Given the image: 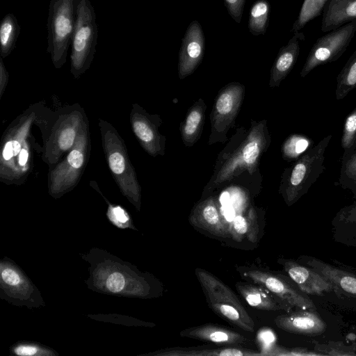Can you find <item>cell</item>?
Listing matches in <instances>:
<instances>
[{
  "instance_id": "30",
  "label": "cell",
  "mask_w": 356,
  "mask_h": 356,
  "mask_svg": "<svg viewBox=\"0 0 356 356\" xmlns=\"http://www.w3.org/2000/svg\"><path fill=\"white\" fill-rule=\"evenodd\" d=\"M11 355L16 356H58L53 348L40 343L19 341L10 347Z\"/></svg>"
},
{
  "instance_id": "7",
  "label": "cell",
  "mask_w": 356,
  "mask_h": 356,
  "mask_svg": "<svg viewBox=\"0 0 356 356\" xmlns=\"http://www.w3.org/2000/svg\"><path fill=\"white\" fill-rule=\"evenodd\" d=\"M97 36L96 14L90 1L76 0V21L70 46L74 70H83L92 60Z\"/></svg>"
},
{
  "instance_id": "3",
  "label": "cell",
  "mask_w": 356,
  "mask_h": 356,
  "mask_svg": "<svg viewBox=\"0 0 356 356\" xmlns=\"http://www.w3.org/2000/svg\"><path fill=\"white\" fill-rule=\"evenodd\" d=\"M332 137L325 136L283 172L279 193L288 207L305 195L324 172L325 150Z\"/></svg>"
},
{
  "instance_id": "40",
  "label": "cell",
  "mask_w": 356,
  "mask_h": 356,
  "mask_svg": "<svg viewBox=\"0 0 356 356\" xmlns=\"http://www.w3.org/2000/svg\"><path fill=\"white\" fill-rule=\"evenodd\" d=\"M14 156L12 141H8L3 149V156L5 160H9Z\"/></svg>"
},
{
  "instance_id": "25",
  "label": "cell",
  "mask_w": 356,
  "mask_h": 356,
  "mask_svg": "<svg viewBox=\"0 0 356 356\" xmlns=\"http://www.w3.org/2000/svg\"><path fill=\"white\" fill-rule=\"evenodd\" d=\"M270 5L267 0H257L252 6L248 27L253 35H264L269 23Z\"/></svg>"
},
{
  "instance_id": "31",
  "label": "cell",
  "mask_w": 356,
  "mask_h": 356,
  "mask_svg": "<svg viewBox=\"0 0 356 356\" xmlns=\"http://www.w3.org/2000/svg\"><path fill=\"white\" fill-rule=\"evenodd\" d=\"M314 350L322 355L356 356V343L348 345L341 341L316 343Z\"/></svg>"
},
{
  "instance_id": "35",
  "label": "cell",
  "mask_w": 356,
  "mask_h": 356,
  "mask_svg": "<svg viewBox=\"0 0 356 356\" xmlns=\"http://www.w3.org/2000/svg\"><path fill=\"white\" fill-rule=\"evenodd\" d=\"M262 356H314L322 355L321 353L310 350L306 348H286L273 344L268 349L261 353Z\"/></svg>"
},
{
  "instance_id": "16",
  "label": "cell",
  "mask_w": 356,
  "mask_h": 356,
  "mask_svg": "<svg viewBox=\"0 0 356 356\" xmlns=\"http://www.w3.org/2000/svg\"><path fill=\"white\" fill-rule=\"evenodd\" d=\"M189 222L213 236L231 237L229 226L221 215L215 197H207L198 202L191 210Z\"/></svg>"
},
{
  "instance_id": "19",
  "label": "cell",
  "mask_w": 356,
  "mask_h": 356,
  "mask_svg": "<svg viewBox=\"0 0 356 356\" xmlns=\"http://www.w3.org/2000/svg\"><path fill=\"white\" fill-rule=\"evenodd\" d=\"M140 356H261L254 349L234 346L172 347L142 354Z\"/></svg>"
},
{
  "instance_id": "4",
  "label": "cell",
  "mask_w": 356,
  "mask_h": 356,
  "mask_svg": "<svg viewBox=\"0 0 356 356\" xmlns=\"http://www.w3.org/2000/svg\"><path fill=\"white\" fill-rule=\"evenodd\" d=\"M195 274L208 307L220 318L245 332L254 331V323L236 294L218 277L196 268Z\"/></svg>"
},
{
  "instance_id": "33",
  "label": "cell",
  "mask_w": 356,
  "mask_h": 356,
  "mask_svg": "<svg viewBox=\"0 0 356 356\" xmlns=\"http://www.w3.org/2000/svg\"><path fill=\"white\" fill-rule=\"evenodd\" d=\"M87 316L94 320L120 324L126 326H143L153 327L156 325L155 323L152 322H146L131 316L120 315L118 314H89Z\"/></svg>"
},
{
  "instance_id": "11",
  "label": "cell",
  "mask_w": 356,
  "mask_h": 356,
  "mask_svg": "<svg viewBox=\"0 0 356 356\" xmlns=\"http://www.w3.org/2000/svg\"><path fill=\"white\" fill-rule=\"evenodd\" d=\"M298 261L315 269L331 282L332 293L339 302V305L356 309V273L313 256L301 255Z\"/></svg>"
},
{
  "instance_id": "29",
  "label": "cell",
  "mask_w": 356,
  "mask_h": 356,
  "mask_svg": "<svg viewBox=\"0 0 356 356\" xmlns=\"http://www.w3.org/2000/svg\"><path fill=\"white\" fill-rule=\"evenodd\" d=\"M328 0H305L298 16L294 22L291 32H299L311 20L318 17L323 12Z\"/></svg>"
},
{
  "instance_id": "28",
  "label": "cell",
  "mask_w": 356,
  "mask_h": 356,
  "mask_svg": "<svg viewBox=\"0 0 356 356\" xmlns=\"http://www.w3.org/2000/svg\"><path fill=\"white\" fill-rule=\"evenodd\" d=\"M341 164L338 184L356 199V148L348 154H343Z\"/></svg>"
},
{
  "instance_id": "17",
  "label": "cell",
  "mask_w": 356,
  "mask_h": 356,
  "mask_svg": "<svg viewBox=\"0 0 356 356\" xmlns=\"http://www.w3.org/2000/svg\"><path fill=\"white\" fill-rule=\"evenodd\" d=\"M239 294L252 307L257 309L289 312L293 309L266 288L250 282H238L235 284Z\"/></svg>"
},
{
  "instance_id": "6",
  "label": "cell",
  "mask_w": 356,
  "mask_h": 356,
  "mask_svg": "<svg viewBox=\"0 0 356 356\" xmlns=\"http://www.w3.org/2000/svg\"><path fill=\"white\" fill-rule=\"evenodd\" d=\"M0 298L13 305L30 309L46 306L39 289L8 257L0 260Z\"/></svg>"
},
{
  "instance_id": "12",
  "label": "cell",
  "mask_w": 356,
  "mask_h": 356,
  "mask_svg": "<svg viewBox=\"0 0 356 356\" xmlns=\"http://www.w3.org/2000/svg\"><path fill=\"white\" fill-rule=\"evenodd\" d=\"M205 38L201 24L193 20L181 40L179 52L178 76L182 80L192 74L202 61Z\"/></svg>"
},
{
  "instance_id": "38",
  "label": "cell",
  "mask_w": 356,
  "mask_h": 356,
  "mask_svg": "<svg viewBox=\"0 0 356 356\" xmlns=\"http://www.w3.org/2000/svg\"><path fill=\"white\" fill-rule=\"evenodd\" d=\"M75 136V132L72 129H67L62 131L58 143L60 147L63 149H67L71 147L73 144Z\"/></svg>"
},
{
  "instance_id": "1",
  "label": "cell",
  "mask_w": 356,
  "mask_h": 356,
  "mask_svg": "<svg viewBox=\"0 0 356 356\" xmlns=\"http://www.w3.org/2000/svg\"><path fill=\"white\" fill-rule=\"evenodd\" d=\"M88 264V277L84 280L95 292L132 298L147 299L162 294L161 282L152 274L140 271L107 250L92 248L79 253Z\"/></svg>"
},
{
  "instance_id": "18",
  "label": "cell",
  "mask_w": 356,
  "mask_h": 356,
  "mask_svg": "<svg viewBox=\"0 0 356 356\" xmlns=\"http://www.w3.org/2000/svg\"><path fill=\"white\" fill-rule=\"evenodd\" d=\"M305 38L303 33H295L287 44L280 49L270 72V88L280 86L291 72L300 54V42L304 41Z\"/></svg>"
},
{
  "instance_id": "21",
  "label": "cell",
  "mask_w": 356,
  "mask_h": 356,
  "mask_svg": "<svg viewBox=\"0 0 356 356\" xmlns=\"http://www.w3.org/2000/svg\"><path fill=\"white\" fill-rule=\"evenodd\" d=\"M356 19V0H328L323 12L321 31L328 32Z\"/></svg>"
},
{
  "instance_id": "22",
  "label": "cell",
  "mask_w": 356,
  "mask_h": 356,
  "mask_svg": "<svg viewBox=\"0 0 356 356\" xmlns=\"http://www.w3.org/2000/svg\"><path fill=\"white\" fill-rule=\"evenodd\" d=\"M207 105L202 98L198 99L188 110L180 124L181 138L187 147L193 146L200 138L205 122Z\"/></svg>"
},
{
  "instance_id": "34",
  "label": "cell",
  "mask_w": 356,
  "mask_h": 356,
  "mask_svg": "<svg viewBox=\"0 0 356 356\" xmlns=\"http://www.w3.org/2000/svg\"><path fill=\"white\" fill-rule=\"evenodd\" d=\"M106 215L109 221L116 227L121 229H131L138 231L129 213L121 207L110 206Z\"/></svg>"
},
{
  "instance_id": "2",
  "label": "cell",
  "mask_w": 356,
  "mask_h": 356,
  "mask_svg": "<svg viewBox=\"0 0 356 356\" xmlns=\"http://www.w3.org/2000/svg\"><path fill=\"white\" fill-rule=\"evenodd\" d=\"M270 143L267 121L252 120L247 135L243 137L236 147L230 152L224 149L219 154L213 174L203 190L202 197H208L220 185L245 171L252 175L258 168L260 159Z\"/></svg>"
},
{
  "instance_id": "20",
  "label": "cell",
  "mask_w": 356,
  "mask_h": 356,
  "mask_svg": "<svg viewBox=\"0 0 356 356\" xmlns=\"http://www.w3.org/2000/svg\"><path fill=\"white\" fill-rule=\"evenodd\" d=\"M331 231L335 243L356 248V200L337 212L331 221Z\"/></svg>"
},
{
  "instance_id": "13",
  "label": "cell",
  "mask_w": 356,
  "mask_h": 356,
  "mask_svg": "<svg viewBox=\"0 0 356 356\" xmlns=\"http://www.w3.org/2000/svg\"><path fill=\"white\" fill-rule=\"evenodd\" d=\"M277 263L299 289L308 296H323L332 293L331 282L315 269L291 259L280 257Z\"/></svg>"
},
{
  "instance_id": "23",
  "label": "cell",
  "mask_w": 356,
  "mask_h": 356,
  "mask_svg": "<svg viewBox=\"0 0 356 356\" xmlns=\"http://www.w3.org/2000/svg\"><path fill=\"white\" fill-rule=\"evenodd\" d=\"M20 30L13 13H9L3 17L0 25V53L2 57L8 56L15 49Z\"/></svg>"
},
{
  "instance_id": "15",
  "label": "cell",
  "mask_w": 356,
  "mask_h": 356,
  "mask_svg": "<svg viewBox=\"0 0 356 356\" xmlns=\"http://www.w3.org/2000/svg\"><path fill=\"white\" fill-rule=\"evenodd\" d=\"M179 335L221 346L250 348L254 342L240 333L227 327L213 323L187 327L181 330Z\"/></svg>"
},
{
  "instance_id": "8",
  "label": "cell",
  "mask_w": 356,
  "mask_h": 356,
  "mask_svg": "<svg viewBox=\"0 0 356 356\" xmlns=\"http://www.w3.org/2000/svg\"><path fill=\"white\" fill-rule=\"evenodd\" d=\"M236 270L243 279L266 288L293 309H316L309 296L288 275L254 266H238Z\"/></svg>"
},
{
  "instance_id": "26",
  "label": "cell",
  "mask_w": 356,
  "mask_h": 356,
  "mask_svg": "<svg viewBox=\"0 0 356 356\" xmlns=\"http://www.w3.org/2000/svg\"><path fill=\"white\" fill-rule=\"evenodd\" d=\"M356 87V49L337 77L335 96L337 100L345 98Z\"/></svg>"
},
{
  "instance_id": "24",
  "label": "cell",
  "mask_w": 356,
  "mask_h": 356,
  "mask_svg": "<svg viewBox=\"0 0 356 356\" xmlns=\"http://www.w3.org/2000/svg\"><path fill=\"white\" fill-rule=\"evenodd\" d=\"M229 228L231 237L234 240L241 241L245 236L250 241H254L258 232L257 217L254 209L251 208L246 216H236Z\"/></svg>"
},
{
  "instance_id": "39",
  "label": "cell",
  "mask_w": 356,
  "mask_h": 356,
  "mask_svg": "<svg viewBox=\"0 0 356 356\" xmlns=\"http://www.w3.org/2000/svg\"><path fill=\"white\" fill-rule=\"evenodd\" d=\"M69 164L74 168H79L83 162L82 154L78 150H72L67 156Z\"/></svg>"
},
{
  "instance_id": "14",
  "label": "cell",
  "mask_w": 356,
  "mask_h": 356,
  "mask_svg": "<svg viewBox=\"0 0 356 356\" xmlns=\"http://www.w3.org/2000/svg\"><path fill=\"white\" fill-rule=\"evenodd\" d=\"M274 322L277 327L285 332L306 336L321 335L327 328L317 309H296L278 315Z\"/></svg>"
},
{
  "instance_id": "36",
  "label": "cell",
  "mask_w": 356,
  "mask_h": 356,
  "mask_svg": "<svg viewBox=\"0 0 356 356\" xmlns=\"http://www.w3.org/2000/svg\"><path fill=\"white\" fill-rule=\"evenodd\" d=\"M230 17L238 24L241 23L246 0H223Z\"/></svg>"
},
{
  "instance_id": "32",
  "label": "cell",
  "mask_w": 356,
  "mask_h": 356,
  "mask_svg": "<svg viewBox=\"0 0 356 356\" xmlns=\"http://www.w3.org/2000/svg\"><path fill=\"white\" fill-rule=\"evenodd\" d=\"M341 144L343 154H348L356 148V108L344 121Z\"/></svg>"
},
{
  "instance_id": "9",
  "label": "cell",
  "mask_w": 356,
  "mask_h": 356,
  "mask_svg": "<svg viewBox=\"0 0 356 356\" xmlns=\"http://www.w3.org/2000/svg\"><path fill=\"white\" fill-rule=\"evenodd\" d=\"M245 96V86L231 82L218 92L210 115L209 145L227 140V133L234 126Z\"/></svg>"
},
{
  "instance_id": "41",
  "label": "cell",
  "mask_w": 356,
  "mask_h": 356,
  "mask_svg": "<svg viewBox=\"0 0 356 356\" xmlns=\"http://www.w3.org/2000/svg\"><path fill=\"white\" fill-rule=\"evenodd\" d=\"M28 152L25 149H22L19 153V163L21 165H24L27 161Z\"/></svg>"
},
{
  "instance_id": "42",
  "label": "cell",
  "mask_w": 356,
  "mask_h": 356,
  "mask_svg": "<svg viewBox=\"0 0 356 356\" xmlns=\"http://www.w3.org/2000/svg\"><path fill=\"white\" fill-rule=\"evenodd\" d=\"M13 149V154L14 156L17 155L21 151V146L19 143L16 140L12 141Z\"/></svg>"
},
{
  "instance_id": "5",
  "label": "cell",
  "mask_w": 356,
  "mask_h": 356,
  "mask_svg": "<svg viewBox=\"0 0 356 356\" xmlns=\"http://www.w3.org/2000/svg\"><path fill=\"white\" fill-rule=\"evenodd\" d=\"M76 0H50L47 18V52L56 66L65 60L76 21Z\"/></svg>"
},
{
  "instance_id": "37",
  "label": "cell",
  "mask_w": 356,
  "mask_h": 356,
  "mask_svg": "<svg viewBox=\"0 0 356 356\" xmlns=\"http://www.w3.org/2000/svg\"><path fill=\"white\" fill-rule=\"evenodd\" d=\"M109 166L115 174L120 175L124 172L125 164L124 159L119 152H115L109 156Z\"/></svg>"
},
{
  "instance_id": "10",
  "label": "cell",
  "mask_w": 356,
  "mask_h": 356,
  "mask_svg": "<svg viewBox=\"0 0 356 356\" xmlns=\"http://www.w3.org/2000/svg\"><path fill=\"white\" fill-rule=\"evenodd\" d=\"M356 33V19L317 39L300 71L304 78L315 67L334 62L346 51Z\"/></svg>"
},
{
  "instance_id": "27",
  "label": "cell",
  "mask_w": 356,
  "mask_h": 356,
  "mask_svg": "<svg viewBox=\"0 0 356 356\" xmlns=\"http://www.w3.org/2000/svg\"><path fill=\"white\" fill-rule=\"evenodd\" d=\"M313 145L314 141L307 136L291 134L286 138L282 145V158L288 162L296 161L312 147Z\"/></svg>"
}]
</instances>
